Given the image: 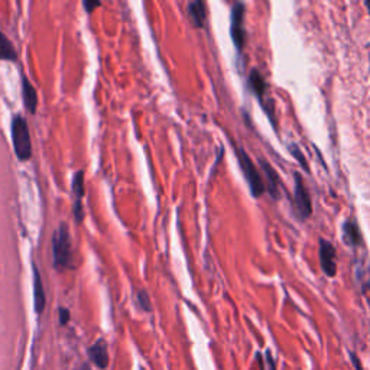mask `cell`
Segmentation results:
<instances>
[{"label": "cell", "mask_w": 370, "mask_h": 370, "mask_svg": "<svg viewBox=\"0 0 370 370\" xmlns=\"http://www.w3.org/2000/svg\"><path fill=\"white\" fill-rule=\"evenodd\" d=\"M12 142L19 161H29L32 158V140L27 119L22 114H15L12 119Z\"/></svg>", "instance_id": "1"}, {"label": "cell", "mask_w": 370, "mask_h": 370, "mask_svg": "<svg viewBox=\"0 0 370 370\" xmlns=\"http://www.w3.org/2000/svg\"><path fill=\"white\" fill-rule=\"evenodd\" d=\"M53 256L57 269H70L72 267L71 236L67 223H61L53 236Z\"/></svg>", "instance_id": "2"}, {"label": "cell", "mask_w": 370, "mask_h": 370, "mask_svg": "<svg viewBox=\"0 0 370 370\" xmlns=\"http://www.w3.org/2000/svg\"><path fill=\"white\" fill-rule=\"evenodd\" d=\"M236 154L239 157V162H240V167H241V171H243L246 180L250 185V191L254 197H259L265 193V184L262 181V176H261V172L258 171L256 165H254L250 159V157L246 154V152L243 149H239L236 150Z\"/></svg>", "instance_id": "3"}, {"label": "cell", "mask_w": 370, "mask_h": 370, "mask_svg": "<svg viewBox=\"0 0 370 370\" xmlns=\"http://www.w3.org/2000/svg\"><path fill=\"white\" fill-rule=\"evenodd\" d=\"M243 18H245V5L243 3H236L232 9V27L230 34L232 40L236 45V48L240 51L245 45L246 41V32L243 27Z\"/></svg>", "instance_id": "4"}, {"label": "cell", "mask_w": 370, "mask_h": 370, "mask_svg": "<svg viewBox=\"0 0 370 370\" xmlns=\"http://www.w3.org/2000/svg\"><path fill=\"white\" fill-rule=\"evenodd\" d=\"M293 202H295V210L301 219H307V217L311 215V198L308 196V191L304 187L302 178L298 174H295V196H293Z\"/></svg>", "instance_id": "5"}, {"label": "cell", "mask_w": 370, "mask_h": 370, "mask_svg": "<svg viewBox=\"0 0 370 370\" xmlns=\"http://www.w3.org/2000/svg\"><path fill=\"white\" fill-rule=\"evenodd\" d=\"M320 265L323 272L333 278L337 272V259H336V249L330 241L321 239L320 240Z\"/></svg>", "instance_id": "6"}, {"label": "cell", "mask_w": 370, "mask_h": 370, "mask_svg": "<svg viewBox=\"0 0 370 370\" xmlns=\"http://www.w3.org/2000/svg\"><path fill=\"white\" fill-rule=\"evenodd\" d=\"M34 271V297H35V311L38 315H41L45 310L47 305V295H45V289L42 284V276L38 266L34 263L32 266Z\"/></svg>", "instance_id": "7"}, {"label": "cell", "mask_w": 370, "mask_h": 370, "mask_svg": "<svg viewBox=\"0 0 370 370\" xmlns=\"http://www.w3.org/2000/svg\"><path fill=\"white\" fill-rule=\"evenodd\" d=\"M22 98L27 110L31 114H35L38 110V94L32 83L28 80L25 74H22Z\"/></svg>", "instance_id": "8"}, {"label": "cell", "mask_w": 370, "mask_h": 370, "mask_svg": "<svg viewBox=\"0 0 370 370\" xmlns=\"http://www.w3.org/2000/svg\"><path fill=\"white\" fill-rule=\"evenodd\" d=\"M90 359L93 363L100 367V369H106L109 365V353H107V344L105 340H97L93 346L90 347Z\"/></svg>", "instance_id": "9"}, {"label": "cell", "mask_w": 370, "mask_h": 370, "mask_svg": "<svg viewBox=\"0 0 370 370\" xmlns=\"http://www.w3.org/2000/svg\"><path fill=\"white\" fill-rule=\"evenodd\" d=\"M343 237L344 241L350 246H360L363 243L360 228L354 220H347L343 223Z\"/></svg>", "instance_id": "10"}, {"label": "cell", "mask_w": 370, "mask_h": 370, "mask_svg": "<svg viewBox=\"0 0 370 370\" xmlns=\"http://www.w3.org/2000/svg\"><path fill=\"white\" fill-rule=\"evenodd\" d=\"M188 15L193 21L194 27L201 28L204 25V21H206V3H202L201 0H197V2H193L188 5Z\"/></svg>", "instance_id": "11"}, {"label": "cell", "mask_w": 370, "mask_h": 370, "mask_svg": "<svg viewBox=\"0 0 370 370\" xmlns=\"http://www.w3.org/2000/svg\"><path fill=\"white\" fill-rule=\"evenodd\" d=\"M0 60L10 62H15L18 60V54L14 44L10 42L9 38L2 31H0Z\"/></svg>", "instance_id": "12"}, {"label": "cell", "mask_w": 370, "mask_h": 370, "mask_svg": "<svg viewBox=\"0 0 370 370\" xmlns=\"http://www.w3.org/2000/svg\"><path fill=\"white\" fill-rule=\"evenodd\" d=\"M356 276H357V280L360 282L362 292H363V295H365L369 307H370V272H367V269L363 265H357Z\"/></svg>", "instance_id": "13"}, {"label": "cell", "mask_w": 370, "mask_h": 370, "mask_svg": "<svg viewBox=\"0 0 370 370\" xmlns=\"http://www.w3.org/2000/svg\"><path fill=\"white\" fill-rule=\"evenodd\" d=\"M262 168L266 174V178H267V183H269V193L274 198H278L279 197V180H278V175L276 172L274 171V168H271V165L267 163L266 161H262L261 162Z\"/></svg>", "instance_id": "14"}, {"label": "cell", "mask_w": 370, "mask_h": 370, "mask_svg": "<svg viewBox=\"0 0 370 370\" xmlns=\"http://www.w3.org/2000/svg\"><path fill=\"white\" fill-rule=\"evenodd\" d=\"M85 193L84 188V171H77L72 178V194L74 202H83V197Z\"/></svg>", "instance_id": "15"}, {"label": "cell", "mask_w": 370, "mask_h": 370, "mask_svg": "<svg viewBox=\"0 0 370 370\" xmlns=\"http://www.w3.org/2000/svg\"><path fill=\"white\" fill-rule=\"evenodd\" d=\"M249 81H250V85L254 90V93H256L262 98L263 94H265V90H266V83H265V80L262 77V74L258 70H253L250 72Z\"/></svg>", "instance_id": "16"}, {"label": "cell", "mask_w": 370, "mask_h": 370, "mask_svg": "<svg viewBox=\"0 0 370 370\" xmlns=\"http://www.w3.org/2000/svg\"><path fill=\"white\" fill-rule=\"evenodd\" d=\"M137 302L140 305V308H142L144 311H150V300H149V295H148L146 291L140 289L137 292Z\"/></svg>", "instance_id": "17"}, {"label": "cell", "mask_w": 370, "mask_h": 370, "mask_svg": "<svg viewBox=\"0 0 370 370\" xmlns=\"http://www.w3.org/2000/svg\"><path fill=\"white\" fill-rule=\"evenodd\" d=\"M83 6L85 9L87 14H93V12L101 6V3L98 2V0H84L83 2Z\"/></svg>", "instance_id": "18"}, {"label": "cell", "mask_w": 370, "mask_h": 370, "mask_svg": "<svg viewBox=\"0 0 370 370\" xmlns=\"http://www.w3.org/2000/svg\"><path fill=\"white\" fill-rule=\"evenodd\" d=\"M58 315H60V323L61 326H66L70 321V311L67 308H60L58 310Z\"/></svg>", "instance_id": "19"}, {"label": "cell", "mask_w": 370, "mask_h": 370, "mask_svg": "<svg viewBox=\"0 0 370 370\" xmlns=\"http://www.w3.org/2000/svg\"><path fill=\"white\" fill-rule=\"evenodd\" d=\"M289 148H291V152H292V154H293V157H297V158H298V161H300V163L302 165V167H304V168H307V165H305V159H304L302 154H301V152H300L298 146H295V145H291Z\"/></svg>", "instance_id": "20"}, {"label": "cell", "mask_w": 370, "mask_h": 370, "mask_svg": "<svg viewBox=\"0 0 370 370\" xmlns=\"http://www.w3.org/2000/svg\"><path fill=\"white\" fill-rule=\"evenodd\" d=\"M266 362H267V367H269V370H276V366H275V362H274L272 356H271V352L266 353Z\"/></svg>", "instance_id": "21"}, {"label": "cell", "mask_w": 370, "mask_h": 370, "mask_svg": "<svg viewBox=\"0 0 370 370\" xmlns=\"http://www.w3.org/2000/svg\"><path fill=\"white\" fill-rule=\"evenodd\" d=\"M366 8L370 10V0H367V2H366Z\"/></svg>", "instance_id": "22"}]
</instances>
